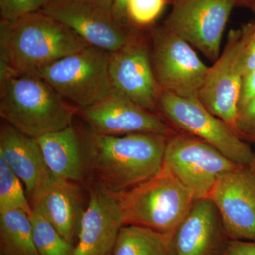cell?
Returning a JSON list of instances; mask_svg holds the SVG:
<instances>
[{"mask_svg": "<svg viewBox=\"0 0 255 255\" xmlns=\"http://www.w3.org/2000/svg\"><path fill=\"white\" fill-rule=\"evenodd\" d=\"M82 150L90 181L120 195L155 177L164 167L169 136L153 133L100 135L86 129Z\"/></svg>", "mask_w": 255, "mask_h": 255, "instance_id": "obj_1", "label": "cell"}, {"mask_svg": "<svg viewBox=\"0 0 255 255\" xmlns=\"http://www.w3.org/2000/svg\"><path fill=\"white\" fill-rule=\"evenodd\" d=\"M90 46L72 30L45 13L1 21L0 70L31 75Z\"/></svg>", "mask_w": 255, "mask_h": 255, "instance_id": "obj_2", "label": "cell"}, {"mask_svg": "<svg viewBox=\"0 0 255 255\" xmlns=\"http://www.w3.org/2000/svg\"><path fill=\"white\" fill-rule=\"evenodd\" d=\"M78 113L38 75L0 70V115L24 135L38 139L63 130Z\"/></svg>", "mask_w": 255, "mask_h": 255, "instance_id": "obj_3", "label": "cell"}, {"mask_svg": "<svg viewBox=\"0 0 255 255\" xmlns=\"http://www.w3.org/2000/svg\"><path fill=\"white\" fill-rule=\"evenodd\" d=\"M124 225L142 226L172 234L196 199L167 167L155 177L115 196Z\"/></svg>", "mask_w": 255, "mask_h": 255, "instance_id": "obj_4", "label": "cell"}, {"mask_svg": "<svg viewBox=\"0 0 255 255\" xmlns=\"http://www.w3.org/2000/svg\"><path fill=\"white\" fill-rule=\"evenodd\" d=\"M158 113L177 132L201 139L235 163L249 166L253 150L236 129L216 117L199 97H185L161 91Z\"/></svg>", "mask_w": 255, "mask_h": 255, "instance_id": "obj_5", "label": "cell"}, {"mask_svg": "<svg viewBox=\"0 0 255 255\" xmlns=\"http://www.w3.org/2000/svg\"><path fill=\"white\" fill-rule=\"evenodd\" d=\"M110 53L88 46L42 69L38 76L78 110L100 102L113 90Z\"/></svg>", "mask_w": 255, "mask_h": 255, "instance_id": "obj_6", "label": "cell"}, {"mask_svg": "<svg viewBox=\"0 0 255 255\" xmlns=\"http://www.w3.org/2000/svg\"><path fill=\"white\" fill-rule=\"evenodd\" d=\"M164 166L197 200L209 198L220 176L240 165L201 139L176 132L167 138Z\"/></svg>", "mask_w": 255, "mask_h": 255, "instance_id": "obj_7", "label": "cell"}, {"mask_svg": "<svg viewBox=\"0 0 255 255\" xmlns=\"http://www.w3.org/2000/svg\"><path fill=\"white\" fill-rule=\"evenodd\" d=\"M152 68L161 91L185 97H199L209 67L187 41L168 28L152 33Z\"/></svg>", "mask_w": 255, "mask_h": 255, "instance_id": "obj_8", "label": "cell"}, {"mask_svg": "<svg viewBox=\"0 0 255 255\" xmlns=\"http://www.w3.org/2000/svg\"><path fill=\"white\" fill-rule=\"evenodd\" d=\"M42 12L63 23L89 46L109 53L122 49L140 35L112 10L85 0L50 2Z\"/></svg>", "mask_w": 255, "mask_h": 255, "instance_id": "obj_9", "label": "cell"}, {"mask_svg": "<svg viewBox=\"0 0 255 255\" xmlns=\"http://www.w3.org/2000/svg\"><path fill=\"white\" fill-rule=\"evenodd\" d=\"M237 0H174L164 27L214 62Z\"/></svg>", "mask_w": 255, "mask_h": 255, "instance_id": "obj_10", "label": "cell"}, {"mask_svg": "<svg viewBox=\"0 0 255 255\" xmlns=\"http://www.w3.org/2000/svg\"><path fill=\"white\" fill-rule=\"evenodd\" d=\"M251 28V23H248L229 31L224 49L209 67L199 94V100L210 112L236 130L243 81L240 60Z\"/></svg>", "mask_w": 255, "mask_h": 255, "instance_id": "obj_11", "label": "cell"}, {"mask_svg": "<svg viewBox=\"0 0 255 255\" xmlns=\"http://www.w3.org/2000/svg\"><path fill=\"white\" fill-rule=\"evenodd\" d=\"M78 114L87 130L96 135L153 133L170 136L177 132L159 114L145 110L115 89L95 105L78 110Z\"/></svg>", "mask_w": 255, "mask_h": 255, "instance_id": "obj_12", "label": "cell"}, {"mask_svg": "<svg viewBox=\"0 0 255 255\" xmlns=\"http://www.w3.org/2000/svg\"><path fill=\"white\" fill-rule=\"evenodd\" d=\"M209 198L230 239L255 241V177L248 166L220 176Z\"/></svg>", "mask_w": 255, "mask_h": 255, "instance_id": "obj_13", "label": "cell"}, {"mask_svg": "<svg viewBox=\"0 0 255 255\" xmlns=\"http://www.w3.org/2000/svg\"><path fill=\"white\" fill-rule=\"evenodd\" d=\"M109 73L114 89L145 110L159 114L157 105L161 90L143 36L140 35L122 49L110 53Z\"/></svg>", "mask_w": 255, "mask_h": 255, "instance_id": "obj_14", "label": "cell"}, {"mask_svg": "<svg viewBox=\"0 0 255 255\" xmlns=\"http://www.w3.org/2000/svg\"><path fill=\"white\" fill-rule=\"evenodd\" d=\"M89 192L88 204L77 236L78 242L71 255L111 254L124 226L118 201L91 181Z\"/></svg>", "mask_w": 255, "mask_h": 255, "instance_id": "obj_15", "label": "cell"}, {"mask_svg": "<svg viewBox=\"0 0 255 255\" xmlns=\"http://www.w3.org/2000/svg\"><path fill=\"white\" fill-rule=\"evenodd\" d=\"M230 240L212 201L197 199L172 234V254L222 255Z\"/></svg>", "mask_w": 255, "mask_h": 255, "instance_id": "obj_16", "label": "cell"}, {"mask_svg": "<svg viewBox=\"0 0 255 255\" xmlns=\"http://www.w3.org/2000/svg\"><path fill=\"white\" fill-rule=\"evenodd\" d=\"M0 155L23 183L31 205L34 204L55 178L36 139L4 122L0 129Z\"/></svg>", "mask_w": 255, "mask_h": 255, "instance_id": "obj_17", "label": "cell"}, {"mask_svg": "<svg viewBox=\"0 0 255 255\" xmlns=\"http://www.w3.org/2000/svg\"><path fill=\"white\" fill-rule=\"evenodd\" d=\"M82 204L78 183L55 177L31 207L38 210L64 239L73 245L85 209Z\"/></svg>", "mask_w": 255, "mask_h": 255, "instance_id": "obj_18", "label": "cell"}, {"mask_svg": "<svg viewBox=\"0 0 255 255\" xmlns=\"http://www.w3.org/2000/svg\"><path fill=\"white\" fill-rule=\"evenodd\" d=\"M45 162L55 178L82 182L86 174L82 135L73 126L36 139Z\"/></svg>", "mask_w": 255, "mask_h": 255, "instance_id": "obj_19", "label": "cell"}, {"mask_svg": "<svg viewBox=\"0 0 255 255\" xmlns=\"http://www.w3.org/2000/svg\"><path fill=\"white\" fill-rule=\"evenodd\" d=\"M172 234L142 226L124 225L112 251V255H172Z\"/></svg>", "mask_w": 255, "mask_h": 255, "instance_id": "obj_20", "label": "cell"}, {"mask_svg": "<svg viewBox=\"0 0 255 255\" xmlns=\"http://www.w3.org/2000/svg\"><path fill=\"white\" fill-rule=\"evenodd\" d=\"M1 255H40L33 241L30 215L21 209L0 214Z\"/></svg>", "mask_w": 255, "mask_h": 255, "instance_id": "obj_21", "label": "cell"}, {"mask_svg": "<svg viewBox=\"0 0 255 255\" xmlns=\"http://www.w3.org/2000/svg\"><path fill=\"white\" fill-rule=\"evenodd\" d=\"M30 219L33 241L40 255H71L75 246L64 239L38 210L32 208Z\"/></svg>", "mask_w": 255, "mask_h": 255, "instance_id": "obj_22", "label": "cell"}, {"mask_svg": "<svg viewBox=\"0 0 255 255\" xmlns=\"http://www.w3.org/2000/svg\"><path fill=\"white\" fill-rule=\"evenodd\" d=\"M23 183L0 155V214L21 209L31 215L32 207Z\"/></svg>", "mask_w": 255, "mask_h": 255, "instance_id": "obj_23", "label": "cell"}, {"mask_svg": "<svg viewBox=\"0 0 255 255\" xmlns=\"http://www.w3.org/2000/svg\"><path fill=\"white\" fill-rule=\"evenodd\" d=\"M166 3L167 0H128V19L137 26H148L160 16Z\"/></svg>", "mask_w": 255, "mask_h": 255, "instance_id": "obj_24", "label": "cell"}, {"mask_svg": "<svg viewBox=\"0 0 255 255\" xmlns=\"http://www.w3.org/2000/svg\"><path fill=\"white\" fill-rule=\"evenodd\" d=\"M51 0H0L1 21H14L18 18L43 11Z\"/></svg>", "mask_w": 255, "mask_h": 255, "instance_id": "obj_25", "label": "cell"}, {"mask_svg": "<svg viewBox=\"0 0 255 255\" xmlns=\"http://www.w3.org/2000/svg\"><path fill=\"white\" fill-rule=\"evenodd\" d=\"M255 129V97L238 110L236 130L243 135Z\"/></svg>", "mask_w": 255, "mask_h": 255, "instance_id": "obj_26", "label": "cell"}, {"mask_svg": "<svg viewBox=\"0 0 255 255\" xmlns=\"http://www.w3.org/2000/svg\"><path fill=\"white\" fill-rule=\"evenodd\" d=\"M243 77L255 70V23H251V31L240 60Z\"/></svg>", "mask_w": 255, "mask_h": 255, "instance_id": "obj_27", "label": "cell"}, {"mask_svg": "<svg viewBox=\"0 0 255 255\" xmlns=\"http://www.w3.org/2000/svg\"><path fill=\"white\" fill-rule=\"evenodd\" d=\"M222 255H255V241L230 240Z\"/></svg>", "mask_w": 255, "mask_h": 255, "instance_id": "obj_28", "label": "cell"}, {"mask_svg": "<svg viewBox=\"0 0 255 255\" xmlns=\"http://www.w3.org/2000/svg\"><path fill=\"white\" fill-rule=\"evenodd\" d=\"M255 97V70L243 77L238 110Z\"/></svg>", "mask_w": 255, "mask_h": 255, "instance_id": "obj_29", "label": "cell"}, {"mask_svg": "<svg viewBox=\"0 0 255 255\" xmlns=\"http://www.w3.org/2000/svg\"><path fill=\"white\" fill-rule=\"evenodd\" d=\"M128 0H114L113 12L121 21L128 23L127 5Z\"/></svg>", "mask_w": 255, "mask_h": 255, "instance_id": "obj_30", "label": "cell"}, {"mask_svg": "<svg viewBox=\"0 0 255 255\" xmlns=\"http://www.w3.org/2000/svg\"><path fill=\"white\" fill-rule=\"evenodd\" d=\"M85 1H90L105 9L113 11L114 0H85Z\"/></svg>", "mask_w": 255, "mask_h": 255, "instance_id": "obj_31", "label": "cell"}, {"mask_svg": "<svg viewBox=\"0 0 255 255\" xmlns=\"http://www.w3.org/2000/svg\"><path fill=\"white\" fill-rule=\"evenodd\" d=\"M243 138L246 140L247 142H253V143L255 144V129L246 134V135H243Z\"/></svg>", "mask_w": 255, "mask_h": 255, "instance_id": "obj_32", "label": "cell"}, {"mask_svg": "<svg viewBox=\"0 0 255 255\" xmlns=\"http://www.w3.org/2000/svg\"><path fill=\"white\" fill-rule=\"evenodd\" d=\"M242 4L249 8V9L251 10L252 12L254 14L255 16V0H248V1L242 3Z\"/></svg>", "mask_w": 255, "mask_h": 255, "instance_id": "obj_33", "label": "cell"}, {"mask_svg": "<svg viewBox=\"0 0 255 255\" xmlns=\"http://www.w3.org/2000/svg\"><path fill=\"white\" fill-rule=\"evenodd\" d=\"M248 167H250V169H251L252 172L254 174L255 177V148L253 150V157Z\"/></svg>", "mask_w": 255, "mask_h": 255, "instance_id": "obj_34", "label": "cell"}, {"mask_svg": "<svg viewBox=\"0 0 255 255\" xmlns=\"http://www.w3.org/2000/svg\"><path fill=\"white\" fill-rule=\"evenodd\" d=\"M248 1V0H237L238 2L241 3V4H242V3L243 2H244V1Z\"/></svg>", "mask_w": 255, "mask_h": 255, "instance_id": "obj_35", "label": "cell"}, {"mask_svg": "<svg viewBox=\"0 0 255 255\" xmlns=\"http://www.w3.org/2000/svg\"><path fill=\"white\" fill-rule=\"evenodd\" d=\"M60 1V0H51V2H55V1Z\"/></svg>", "mask_w": 255, "mask_h": 255, "instance_id": "obj_36", "label": "cell"}, {"mask_svg": "<svg viewBox=\"0 0 255 255\" xmlns=\"http://www.w3.org/2000/svg\"><path fill=\"white\" fill-rule=\"evenodd\" d=\"M112 255V253H111V254H109V255Z\"/></svg>", "mask_w": 255, "mask_h": 255, "instance_id": "obj_37", "label": "cell"}]
</instances>
